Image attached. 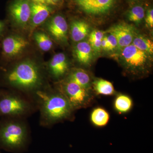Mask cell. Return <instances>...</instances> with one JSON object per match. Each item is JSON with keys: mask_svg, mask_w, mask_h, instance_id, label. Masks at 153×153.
<instances>
[{"mask_svg": "<svg viewBox=\"0 0 153 153\" xmlns=\"http://www.w3.org/2000/svg\"><path fill=\"white\" fill-rule=\"evenodd\" d=\"M34 38L38 47L42 51L47 52L52 49V41L45 33L38 32L35 34Z\"/></svg>", "mask_w": 153, "mask_h": 153, "instance_id": "obj_23", "label": "cell"}, {"mask_svg": "<svg viewBox=\"0 0 153 153\" xmlns=\"http://www.w3.org/2000/svg\"><path fill=\"white\" fill-rule=\"evenodd\" d=\"M129 5L137 3H143L145 0H126Z\"/></svg>", "mask_w": 153, "mask_h": 153, "instance_id": "obj_27", "label": "cell"}, {"mask_svg": "<svg viewBox=\"0 0 153 153\" xmlns=\"http://www.w3.org/2000/svg\"><path fill=\"white\" fill-rule=\"evenodd\" d=\"M68 61L65 54L57 53L53 56L49 62V72L55 79H60L68 72Z\"/></svg>", "mask_w": 153, "mask_h": 153, "instance_id": "obj_12", "label": "cell"}, {"mask_svg": "<svg viewBox=\"0 0 153 153\" xmlns=\"http://www.w3.org/2000/svg\"><path fill=\"white\" fill-rule=\"evenodd\" d=\"M29 44L28 41L21 37L10 36L3 40L2 47L4 54L8 57L19 55Z\"/></svg>", "mask_w": 153, "mask_h": 153, "instance_id": "obj_11", "label": "cell"}, {"mask_svg": "<svg viewBox=\"0 0 153 153\" xmlns=\"http://www.w3.org/2000/svg\"><path fill=\"white\" fill-rule=\"evenodd\" d=\"M26 119L1 118L0 120V147L9 150L21 149L29 135Z\"/></svg>", "mask_w": 153, "mask_h": 153, "instance_id": "obj_4", "label": "cell"}, {"mask_svg": "<svg viewBox=\"0 0 153 153\" xmlns=\"http://www.w3.org/2000/svg\"><path fill=\"white\" fill-rule=\"evenodd\" d=\"M95 93L98 95L111 96L115 93L113 85L111 82L105 79L98 78L92 82V85Z\"/></svg>", "mask_w": 153, "mask_h": 153, "instance_id": "obj_18", "label": "cell"}, {"mask_svg": "<svg viewBox=\"0 0 153 153\" xmlns=\"http://www.w3.org/2000/svg\"><path fill=\"white\" fill-rule=\"evenodd\" d=\"M48 31L57 41L67 40L68 26L66 19L61 15H55L50 20L47 26Z\"/></svg>", "mask_w": 153, "mask_h": 153, "instance_id": "obj_10", "label": "cell"}, {"mask_svg": "<svg viewBox=\"0 0 153 153\" xmlns=\"http://www.w3.org/2000/svg\"><path fill=\"white\" fill-rule=\"evenodd\" d=\"M89 33L90 26L85 21L75 20L72 22L71 26V36L74 42L82 41L89 35Z\"/></svg>", "mask_w": 153, "mask_h": 153, "instance_id": "obj_16", "label": "cell"}, {"mask_svg": "<svg viewBox=\"0 0 153 153\" xmlns=\"http://www.w3.org/2000/svg\"><path fill=\"white\" fill-rule=\"evenodd\" d=\"M106 33L112 34L116 38L118 44L117 50L120 52L125 47L132 44L134 37L137 34L134 26L125 23L114 25Z\"/></svg>", "mask_w": 153, "mask_h": 153, "instance_id": "obj_8", "label": "cell"}, {"mask_svg": "<svg viewBox=\"0 0 153 153\" xmlns=\"http://www.w3.org/2000/svg\"><path fill=\"white\" fill-rule=\"evenodd\" d=\"M31 8L30 21L34 27L45 22L52 13V9L47 4L31 2Z\"/></svg>", "mask_w": 153, "mask_h": 153, "instance_id": "obj_13", "label": "cell"}, {"mask_svg": "<svg viewBox=\"0 0 153 153\" xmlns=\"http://www.w3.org/2000/svg\"><path fill=\"white\" fill-rule=\"evenodd\" d=\"M130 7L126 13V17L130 22L137 25L140 24L144 20L146 7L144 3L130 5Z\"/></svg>", "mask_w": 153, "mask_h": 153, "instance_id": "obj_17", "label": "cell"}, {"mask_svg": "<svg viewBox=\"0 0 153 153\" xmlns=\"http://www.w3.org/2000/svg\"><path fill=\"white\" fill-rule=\"evenodd\" d=\"M144 20L148 27L152 28L153 27V9L152 7L146 8Z\"/></svg>", "mask_w": 153, "mask_h": 153, "instance_id": "obj_25", "label": "cell"}, {"mask_svg": "<svg viewBox=\"0 0 153 153\" xmlns=\"http://www.w3.org/2000/svg\"><path fill=\"white\" fill-rule=\"evenodd\" d=\"M31 97L40 111L41 126L49 128L63 121L73 119L74 110L57 88L44 87Z\"/></svg>", "mask_w": 153, "mask_h": 153, "instance_id": "obj_1", "label": "cell"}, {"mask_svg": "<svg viewBox=\"0 0 153 153\" xmlns=\"http://www.w3.org/2000/svg\"><path fill=\"white\" fill-rule=\"evenodd\" d=\"M13 20L19 25L25 26L31 18V1L29 0H15L9 7Z\"/></svg>", "mask_w": 153, "mask_h": 153, "instance_id": "obj_9", "label": "cell"}, {"mask_svg": "<svg viewBox=\"0 0 153 153\" xmlns=\"http://www.w3.org/2000/svg\"><path fill=\"white\" fill-rule=\"evenodd\" d=\"M38 110L33 97L18 91L0 90V118L26 119Z\"/></svg>", "mask_w": 153, "mask_h": 153, "instance_id": "obj_3", "label": "cell"}, {"mask_svg": "<svg viewBox=\"0 0 153 153\" xmlns=\"http://www.w3.org/2000/svg\"><path fill=\"white\" fill-rule=\"evenodd\" d=\"M120 52L121 63L127 72L137 76L149 72L152 57L146 52L138 49L132 44Z\"/></svg>", "mask_w": 153, "mask_h": 153, "instance_id": "obj_5", "label": "cell"}, {"mask_svg": "<svg viewBox=\"0 0 153 153\" xmlns=\"http://www.w3.org/2000/svg\"><path fill=\"white\" fill-rule=\"evenodd\" d=\"M80 12L91 17L108 16L114 11L118 0H73Z\"/></svg>", "mask_w": 153, "mask_h": 153, "instance_id": "obj_7", "label": "cell"}, {"mask_svg": "<svg viewBox=\"0 0 153 153\" xmlns=\"http://www.w3.org/2000/svg\"><path fill=\"white\" fill-rule=\"evenodd\" d=\"M132 101L128 96L120 94L116 97L114 102L115 109L120 113H125L131 109Z\"/></svg>", "mask_w": 153, "mask_h": 153, "instance_id": "obj_22", "label": "cell"}, {"mask_svg": "<svg viewBox=\"0 0 153 153\" xmlns=\"http://www.w3.org/2000/svg\"><path fill=\"white\" fill-rule=\"evenodd\" d=\"M106 32L99 30H94L89 34L88 41L94 53L98 55L102 51L101 44Z\"/></svg>", "mask_w": 153, "mask_h": 153, "instance_id": "obj_21", "label": "cell"}, {"mask_svg": "<svg viewBox=\"0 0 153 153\" xmlns=\"http://www.w3.org/2000/svg\"><path fill=\"white\" fill-rule=\"evenodd\" d=\"M74 82L87 90H90L92 85L90 75L84 69L74 68L71 70L66 79Z\"/></svg>", "mask_w": 153, "mask_h": 153, "instance_id": "obj_15", "label": "cell"}, {"mask_svg": "<svg viewBox=\"0 0 153 153\" xmlns=\"http://www.w3.org/2000/svg\"><path fill=\"white\" fill-rule=\"evenodd\" d=\"M132 44L141 51L152 57L153 54L152 41L141 35H136L134 37Z\"/></svg>", "mask_w": 153, "mask_h": 153, "instance_id": "obj_20", "label": "cell"}, {"mask_svg": "<svg viewBox=\"0 0 153 153\" xmlns=\"http://www.w3.org/2000/svg\"><path fill=\"white\" fill-rule=\"evenodd\" d=\"M90 119L94 126L97 127L104 126L109 121V114L104 108H97L91 114Z\"/></svg>", "mask_w": 153, "mask_h": 153, "instance_id": "obj_19", "label": "cell"}, {"mask_svg": "<svg viewBox=\"0 0 153 153\" xmlns=\"http://www.w3.org/2000/svg\"><path fill=\"white\" fill-rule=\"evenodd\" d=\"M74 54L76 60L82 65H90L93 59L94 53L88 41L78 42L74 47Z\"/></svg>", "mask_w": 153, "mask_h": 153, "instance_id": "obj_14", "label": "cell"}, {"mask_svg": "<svg viewBox=\"0 0 153 153\" xmlns=\"http://www.w3.org/2000/svg\"><path fill=\"white\" fill-rule=\"evenodd\" d=\"M61 1V0H46V4L55 5Z\"/></svg>", "mask_w": 153, "mask_h": 153, "instance_id": "obj_26", "label": "cell"}, {"mask_svg": "<svg viewBox=\"0 0 153 153\" xmlns=\"http://www.w3.org/2000/svg\"><path fill=\"white\" fill-rule=\"evenodd\" d=\"M3 81L10 88L30 96L45 87L40 67L30 60L18 63L6 71Z\"/></svg>", "mask_w": 153, "mask_h": 153, "instance_id": "obj_2", "label": "cell"}, {"mask_svg": "<svg viewBox=\"0 0 153 153\" xmlns=\"http://www.w3.org/2000/svg\"><path fill=\"white\" fill-rule=\"evenodd\" d=\"M56 88L66 97L74 111L86 107L93 99L90 90L67 79L59 83Z\"/></svg>", "mask_w": 153, "mask_h": 153, "instance_id": "obj_6", "label": "cell"}, {"mask_svg": "<svg viewBox=\"0 0 153 153\" xmlns=\"http://www.w3.org/2000/svg\"><path fill=\"white\" fill-rule=\"evenodd\" d=\"M29 1L32 2L46 4V0H29Z\"/></svg>", "mask_w": 153, "mask_h": 153, "instance_id": "obj_28", "label": "cell"}, {"mask_svg": "<svg viewBox=\"0 0 153 153\" xmlns=\"http://www.w3.org/2000/svg\"><path fill=\"white\" fill-rule=\"evenodd\" d=\"M106 35L107 38L106 52H111L117 50V41L114 35L110 33H108Z\"/></svg>", "mask_w": 153, "mask_h": 153, "instance_id": "obj_24", "label": "cell"}, {"mask_svg": "<svg viewBox=\"0 0 153 153\" xmlns=\"http://www.w3.org/2000/svg\"><path fill=\"white\" fill-rule=\"evenodd\" d=\"M4 28V24L1 21H0V34L3 32Z\"/></svg>", "mask_w": 153, "mask_h": 153, "instance_id": "obj_29", "label": "cell"}]
</instances>
